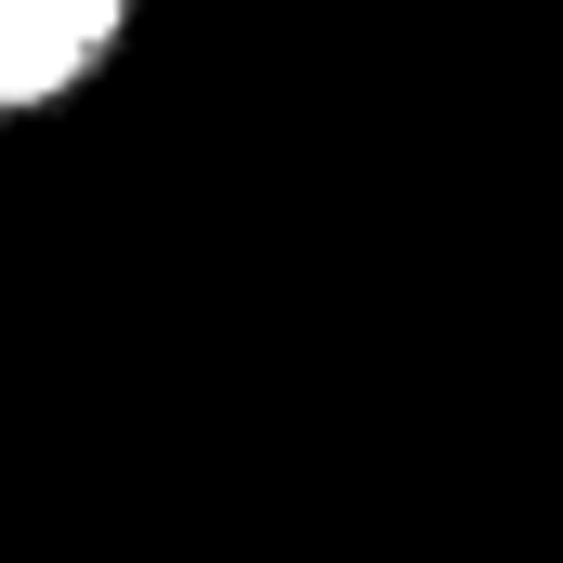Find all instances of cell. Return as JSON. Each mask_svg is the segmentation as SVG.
<instances>
[{"label": "cell", "mask_w": 563, "mask_h": 563, "mask_svg": "<svg viewBox=\"0 0 563 563\" xmlns=\"http://www.w3.org/2000/svg\"><path fill=\"white\" fill-rule=\"evenodd\" d=\"M119 0H0V106H53L106 53Z\"/></svg>", "instance_id": "obj_1"}]
</instances>
